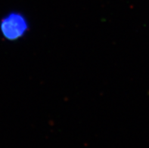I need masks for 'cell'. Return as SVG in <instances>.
<instances>
[{
	"label": "cell",
	"mask_w": 149,
	"mask_h": 148,
	"mask_svg": "<svg viewBox=\"0 0 149 148\" xmlns=\"http://www.w3.org/2000/svg\"><path fill=\"white\" fill-rule=\"evenodd\" d=\"M29 30V24L24 15L11 12L0 21V32L7 40L14 41L22 38Z\"/></svg>",
	"instance_id": "1"
}]
</instances>
